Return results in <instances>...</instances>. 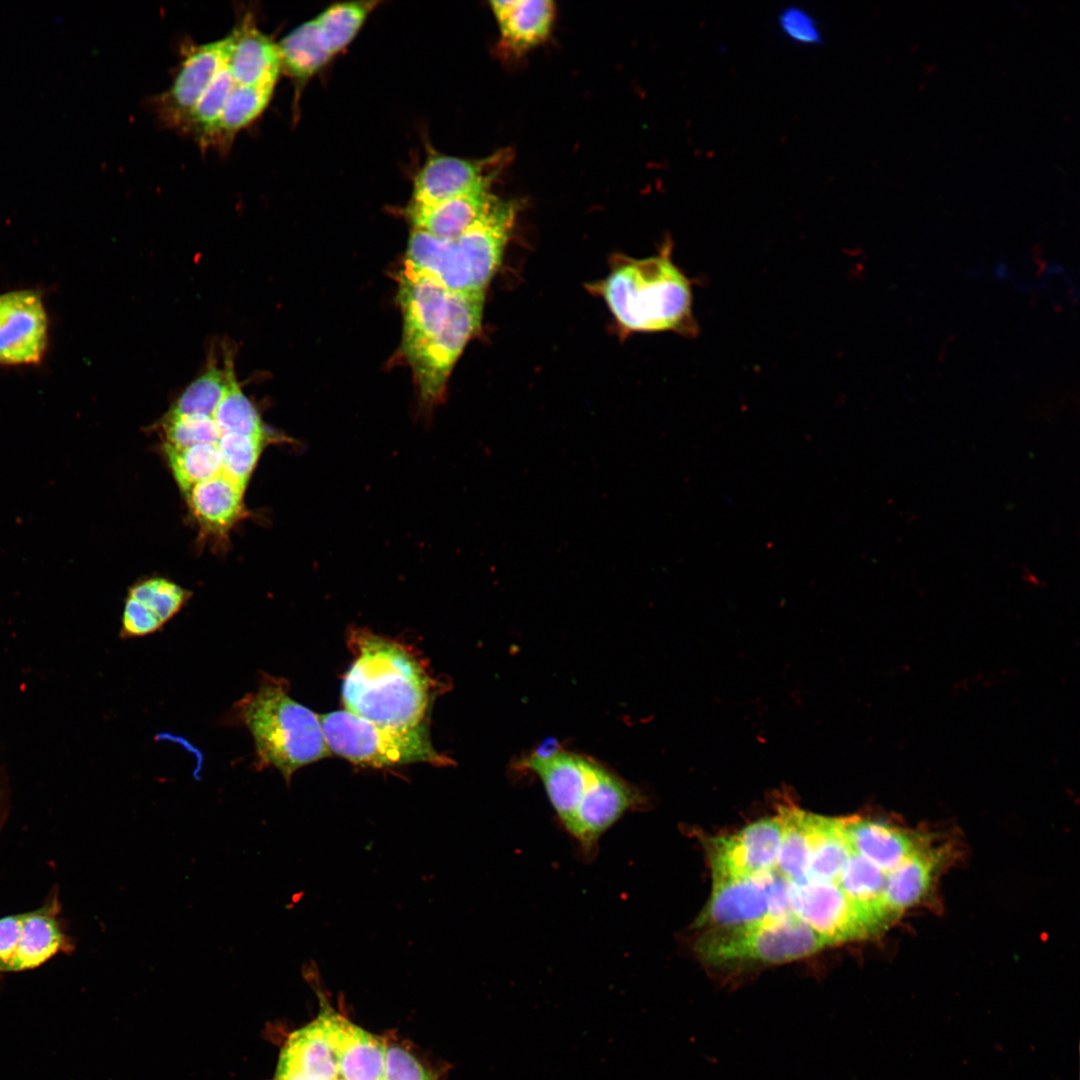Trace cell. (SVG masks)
<instances>
[{
  "label": "cell",
  "mask_w": 1080,
  "mask_h": 1080,
  "mask_svg": "<svg viewBox=\"0 0 1080 1080\" xmlns=\"http://www.w3.org/2000/svg\"><path fill=\"white\" fill-rule=\"evenodd\" d=\"M522 767L541 779L559 822L567 831L592 790L602 765L584 756L558 750L544 758L530 755L523 760Z\"/></svg>",
  "instance_id": "5bb4252c"
},
{
  "label": "cell",
  "mask_w": 1080,
  "mask_h": 1080,
  "mask_svg": "<svg viewBox=\"0 0 1080 1080\" xmlns=\"http://www.w3.org/2000/svg\"><path fill=\"white\" fill-rule=\"evenodd\" d=\"M795 914L828 946L863 939L882 924L831 882L791 883Z\"/></svg>",
  "instance_id": "ba28073f"
},
{
  "label": "cell",
  "mask_w": 1080,
  "mask_h": 1080,
  "mask_svg": "<svg viewBox=\"0 0 1080 1080\" xmlns=\"http://www.w3.org/2000/svg\"><path fill=\"white\" fill-rule=\"evenodd\" d=\"M226 373L215 360L179 395L164 417H213L226 389Z\"/></svg>",
  "instance_id": "1f68e13d"
},
{
  "label": "cell",
  "mask_w": 1080,
  "mask_h": 1080,
  "mask_svg": "<svg viewBox=\"0 0 1080 1080\" xmlns=\"http://www.w3.org/2000/svg\"><path fill=\"white\" fill-rule=\"evenodd\" d=\"M484 298L485 291L451 292L442 328L407 357L423 409L443 399L456 360L480 327Z\"/></svg>",
  "instance_id": "52a82bcc"
},
{
  "label": "cell",
  "mask_w": 1080,
  "mask_h": 1080,
  "mask_svg": "<svg viewBox=\"0 0 1080 1080\" xmlns=\"http://www.w3.org/2000/svg\"><path fill=\"white\" fill-rule=\"evenodd\" d=\"M451 292L433 278L409 266L399 275L402 312V351L409 357L444 325Z\"/></svg>",
  "instance_id": "9a60e30c"
},
{
  "label": "cell",
  "mask_w": 1080,
  "mask_h": 1080,
  "mask_svg": "<svg viewBox=\"0 0 1080 1080\" xmlns=\"http://www.w3.org/2000/svg\"><path fill=\"white\" fill-rule=\"evenodd\" d=\"M494 197L489 192H483L431 204L410 203L407 216L412 229L454 240L486 211Z\"/></svg>",
  "instance_id": "603a6c76"
},
{
  "label": "cell",
  "mask_w": 1080,
  "mask_h": 1080,
  "mask_svg": "<svg viewBox=\"0 0 1080 1080\" xmlns=\"http://www.w3.org/2000/svg\"><path fill=\"white\" fill-rule=\"evenodd\" d=\"M192 593L161 577L130 587L125 599L119 636L122 639L156 633L183 608Z\"/></svg>",
  "instance_id": "e0dca14e"
},
{
  "label": "cell",
  "mask_w": 1080,
  "mask_h": 1080,
  "mask_svg": "<svg viewBox=\"0 0 1080 1080\" xmlns=\"http://www.w3.org/2000/svg\"><path fill=\"white\" fill-rule=\"evenodd\" d=\"M164 449L176 482L185 493L196 484L222 473L217 444L201 443L183 448L165 445Z\"/></svg>",
  "instance_id": "d6a6232c"
},
{
  "label": "cell",
  "mask_w": 1080,
  "mask_h": 1080,
  "mask_svg": "<svg viewBox=\"0 0 1080 1080\" xmlns=\"http://www.w3.org/2000/svg\"><path fill=\"white\" fill-rule=\"evenodd\" d=\"M518 205L494 197L486 211L458 238L455 252L472 291H485L511 235Z\"/></svg>",
  "instance_id": "30bf717a"
},
{
  "label": "cell",
  "mask_w": 1080,
  "mask_h": 1080,
  "mask_svg": "<svg viewBox=\"0 0 1080 1080\" xmlns=\"http://www.w3.org/2000/svg\"><path fill=\"white\" fill-rule=\"evenodd\" d=\"M235 85L226 64L193 109L183 132L190 134L200 146H211L217 123Z\"/></svg>",
  "instance_id": "836d02e7"
},
{
  "label": "cell",
  "mask_w": 1080,
  "mask_h": 1080,
  "mask_svg": "<svg viewBox=\"0 0 1080 1080\" xmlns=\"http://www.w3.org/2000/svg\"><path fill=\"white\" fill-rule=\"evenodd\" d=\"M782 31L792 40L803 44H819L822 34L817 20L798 6H788L778 15Z\"/></svg>",
  "instance_id": "74e56055"
},
{
  "label": "cell",
  "mask_w": 1080,
  "mask_h": 1080,
  "mask_svg": "<svg viewBox=\"0 0 1080 1080\" xmlns=\"http://www.w3.org/2000/svg\"><path fill=\"white\" fill-rule=\"evenodd\" d=\"M270 439L268 434H222L217 442L222 462V474L245 489L257 460Z\"/></svg>",
  "instance_id": "d590c367"
},
{
  "label": "cell",
  "mask_w": 1080,
  "mask_h": 1080,
  "mask_svg": "<svg viewBox=\"0 0 1080 1080\" xmlns=\"http://www.w3.org/2000/svg\"><path fill=\"white\" fill-rule=\"evenodd\" d=\"M854 849L845 831V818L825 816L815 843L805 882L836 883Z\"/></svg>",
  "instance_id": "f546056e"
},
{
  "label": "cell",
  "mask_w": 1080,
  "mask_h": 1080,
  "mask_svg": "<svg viewBox=\"0 0 1080 1080\" xmlns=\"http://www.w3.org/2000/svg\"><path fill=\"white\" fill-rule=\"evenodd\" d=\"M777 817L781 841L775 870L791 883H803L825 816L783 806Z\"/></svg>",
  "instance_id": "44dd1931"
},
{
  "label": "cell",
  "mask_w": 1080,
  "mask_h": 1080,
  "mask_svg": "<svg viewBox=\"0 0 1080 1080\" xmlns=\"http://www.w3.org/2000/svg\"><path fill=\"white\" fill-rule=\"evenodd\" d=\"M229 38L227 67L235 83L275 86L281 72L278 46L258 28L254 15L246 13Z\"/></svg>",
  "instance_id": "ac0fdd59"
},
{
  "label": "cell",
  "mask_w": 1080,
  "mask_h": 1080,
  "mask_svg": "<svg viewBox=\"0 0 1080 1080\" xmlns=\"http://www.w3.org/2000/svg\"><path fill=\"white\" fill-rule=\"evenodd\" d=\"M781 841L777 816L762 818L736 833L707 841L712 880H738L775 869Z\"/></svg>",
  "instance_id": "9c48e42d"
},
{
  "label": "cell",
  "mask_w": 1080,
  "mask_h": 1080,
  "mask_svg": "<svg viewBox=\"0 0 1080 1080\" xmlns=\"http://www.w3.org/2000/svg\"><path fill=\"white\" fill-rule=\"evenodd\" d=\"M404 264L433 278L450 292L471 291L453 240L412 229Z\"/></svg>",
  "instance_id": "cb8c5ba5"
},
{
  "label": "cell",
  "mask_w": 1080,
  "mask_h": 1080,
  "mask_svg": "<svg viewBox=\"0 0 1080 1080\" xmlns=\"http://www.w3.org/2000/svg\"><path fill=\"white\" fill-rule=\"evenodd\" d=\"M376 4L374 1L337 3L314 18L332 55L340 52L354 39Z\"/></svg>",
  "instance_id": "e575fe53"
},
{
  "label": "cell",
  "mask_w": 1080,
  "mask_h": 1080,
  "mask_svg": "<svg viewBox=\"0 0 1080 1080\" xmlns=\"http://www.w3.org/2000/svg\"><path fill=\"white\" fill-rule=\"evenodd\" d=\"M57 897L36 910L22 913L17 947L7 972L34 969L60 952L72 950V942L58 918Z\"/></svg>",
  "instance_id": "d6986e66"
},
{
  "label": "cell",
  "mask_w": 1080,
  "mask_h": 1080,
  "mask_svg": "<svg viewBox=\"0 0 1080 1080\" xmlns=\"http://www.w3.org/2000/svg\"><path fill=\"white\" fill-rule=\"evenodd\" d=\"M845 831L854 851L885 873L921 848L909 832L881 821L845 818Z\"/></svg>",
  "instance_id": "ffe728a7"
},
{
  "label": "cell",
  "mask_w": 1080,
  "mask_h": 1080,
  "mask_svg": "<svg viewBox=\"0 0 1080 1080\" xmlns=\"http://www.w3.org/2000/svg\"><path fill=\"white\" fill-rule=\"evenodd\" d=\"M670 250L665 246L657 256L624 258L595 287L624 329L695 335L690 283L671 261Z\"/></svg>",
  "instance_id": "277c9868"
},
{
  "label": "cell",
  "mask_w": 1080,
  "mask_h": 1080,
  "mask_svg": "<svg viewBox=\"0 0 1080 1080\" xmlns=\"http://www.w3.org/2000/svg\"><path fill=\"white\" fill-rule=\"evenodd\" d=\"M224 370L227 380L226 389L212 417L220 432L243 435L268 434L256 408L237 381L231 351L226 353Z\"/></svg>",
  "instance_id": "4dcf8cb0"
},
{
  "label": "cell",
  "mask_w": 1080,
  "mask_h": 1080,
  "mask_svg": "<svg viewBox=\"0 0 1080 1080\" xmlns=\"http://www.w3.org/2000/svg\"><path fill=\"white\" fill-rule=\"evenodd\" d=\"M826 947L824 939L797 915L707 931L695 942L698 958L713 967L782 964L809 957Z\"/></svg>",
  "instance_id": "5b68a950"
},
{
  "label": "cell",
  "mask_w": 1080,
  "mask_h": 1080,
  "mask_svg": "<svg viewBox=\"0 0 1080 1080\" xmlns=\"http://www.w3.org/2000/svg\"><path fill=\"white\" fill-rule=\"evenodd\" d=\"M321 723L330 752L355 764L381 768L417 762L437 766L451 763L433 747L423 723L409 729L390 728L347 710L325 714Z\"/></svg>",
  "instance_id": "8992f818"
},
{
  "label": "cell",
  "mask_w": 1080,
  "mask_h": 1080,
  "mask_svg": "<svg viewBox=\"0 0 1080 1080\" xmlns=\"http://www.w3.org/2000/svg\"><path fill=\"white\" fill-rule=\"evenodd\" d=\"M355 659L344 676L346 710L375 724L409 729L422 724L431 681L401 644L363 629L350 632Z\"/></svg>",
  "instance_id": "6da1fadb"
},
{
  "label": "cell",
  "mask_w": 1080,
  "mask_h": 1080,
  "mask_svg": "<svg viewBox=\"0 0 1080 1080\" xmlns=\"http://www.w3.org/2000/svg\"><path fill=\"white\" fill-rule=\"evenodd\" d=\"M510 152H498L481 160L434 155L427 159L416 175L412 204H431L443 200L489 192Z\"/></svg>",
  "instance_id": "8fae6325"
},
{
  "label": "cell",
  "mask_w": 1080,
  "mask_h": 1080,
  "mask_svg": "<svg viewBox=\"0 0 1080 1080\" xmlns=\"http://www.w3.org/2000/svg\"><path fill=\"white\" fill-rule=\"evenodd\" d=\"M22 913L0 918V972H7L14 957L21 929Z\"/></svg>",
  "instance_id": "ab89813d"
},
{
  "label": "cell",
  "mask_w": 1080,
  "mask_h": 1080,
  "mask_svg": "<svg viewBox=\"0 0 1080 1080\" xmlns=\"http://www.w3.org/2000/svg\"><path fill=\"white\" fill-rule=\"evenodd\" d=\"M232 719L253 738L254 768H276L288 784L299 768L330 755L321 717L289 695L285 679L261 673L258 688L234 703Z\"/></svg>",
  "instance_id": "3957f363"
},
{
  "label": "cell",
  "mask_w": 1080,
  "mask_h": 1080,
  "mask_svg": "<svg viewBox=\"0 0 1080 1080\" xmlns=\"http://www.w3.org/2000/svg\"><path fill=\"white\" fill-rule=\"evenodd\" d=\"M502 42L512 51L522 52L542 42L549 34L555 7L549 0L492 1Z\"/></svg>",
  "instance_id": "7402d4cb"
},
{
  "label": "cell",
  "mask_w": 1080,
  "mask_h": 1080,
  "mask_svg": "<svg viewBox=\"0 0 1080 1080\" xmlns=\"http://www.w3.org/2000/svg\"><path fill=\"white\" fill-rule=\"evenodd\" d=\"M243 492L244 489L220 473L193 486L186 496L202 528L223 534L243 513Z\"/></svg>",
  "instance_id": "d4e9b609"
},
{
  "label": "cell",
  "mask_w": 1080,
  "mask_h": 1080,
  "mask_svg": "<svg viewBox=\"0 0 1080 1080\" xmlns=\"http://www.w3.org/2000/svg\"><path fill=\"white\" fill-rule=\"evenodd\" d=\"M275 86L236 84L217 123L211 146H230L234 137L268 106Z\"/></svg>",
  "instance_id": "83f0119b"
},
{
  "label": "cell",
  "mask_w": 1080,
  "mask_h": 1080,
  "mask_svg": "<svg viewBox=\"0 0 1080 1080\" xmlns=\"http://www.w3.org/2000/svg\"><path fill=\"white\" fill-rule=\"evenodd\" d=\"M229 49V35L188 49L171 86L157 98L156 112L162 122L183 131L193 109L226 66Z\"/></svg>",
  "instance_id": "4fadbf2b"
},
{
  "label": "cell",
  "mask_w": 1080,
  "mask_h": 1080,
  "mask_svg": "<svg viewBox=\"0 0 1080 1080\" xmlns=\"http://www.w3.org/2000/svg\"><path fill=\"white\" fill-rule=\"evenodd\" d=\"M165 445L183 448L201 443L217 444L222 433L212 417L163 418Z\"/></svg>",
  "instance_id": "8d00e7d4"
},
{
  "label": "cell",
  "mask_w": 1080,
  "mask_h": 1080,
  "mask_svg": "<svg viewBox=\"0 0 1080 1080\" xmlns=\"http://www.w3.org/2000/svg\"><path fill=\"white\" fill-rule=\"evenodd\" d=\"M772 871L738 880H714L710 898L696 919L707 931L733 929L763 920L768 912Z\"/></svg>",
  "instance_id": "2e32d148"
},
{
  "label": "cell",
  "mask_w": 1080,
  "mask_h": 1080,
  "mask_svg": "<svg viewBox=\"0 0 1080 1080\" xmlns=\"http://www.w3.org/2000/svg\"><path fill=\"white\" fill-rule=\"evenodd\" d=\"M48 316L41 295L15 290L0 295V365L39 363L48 344Z\"/></svg>",
  "instance_id": "7c38bea8"
},
{
  "label": "cell",
  "mask_w": 1080,
  "mask_h": 1080,
  "mask_svg": "<svg viewBox=\"0 0 1080 1080\" xmlns=\"http://www.w3.org/2000/svg\"><path fill=\"white\" fill-rule=\"evenodd\" d=\"M796 915L791 898V882L775 869L772 872L768 891V912L765 918L783 920Z\"/></svg>",
  "instance_id": "f35d334b"
},
{
  "label": "cell",
  "mask_w": 1080,
  "mask_h": 1080,
  "mask_svg": "<svg viewBox=\"0 0 1080 1080\" xmlns=\"http://www.w3.org/2000/svg\"><path fill=\"white\" fill-rule=\"evenodd\" d=\"M885 876L884 871L854 851L836 884L883 925L889 919L883 903Z\"/></svg>",
  "instance_id": "f1b7e54d"
},
{
  "label": "cell",
  "mask_w": 1080,
  "mask_h": 1080,
  "mask_svg": "<svg viewBox=\"0 0 1080 1080\" xmlns=\"http://www.w3.org/2000/svg\"><path fill=\"white\" fill-rule=\"evenodd\" d=\"M277 46L281 69L297 80H307L333 57L315 19L296 27Z\"/></svg>",
  "instance_id": "4316f807"
},
{
  "label": "cell",
  "mask_w": 1080,
  "mask_h": 1080,
  "mask_svg": "<svg viewBox=\"0 0 1080 1080\" xmlns=\"http://www.w3.org/2000/svg\"><path fill=\"white\" fill-rule=\"evenodd\" d=\"M311 1022L291 1032L272 1080H392L391 1038L369 1032L320 999Z\"/></svg>",
  "instance_id": "7a4b0ae2"
},
{
  "label": "cell",
  "mask_w": 1080,
  "mask_h": 1080,
  "mask_svg": "<svg viewBox=\"0 0 1080 1080\" xmlns=\"http://www.w3.org/2000/svg\"><path fill=\"white\" fill-rule=\"evenodd\" d=\"M941 856L937 850L921 847L886 873L883 903L889 917L912 906L926 893Z\"/></svg>",
  "instance_id": "484cf974"
}]
</instances>
